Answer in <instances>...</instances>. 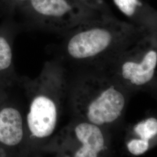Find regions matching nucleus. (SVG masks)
<instances>
[{
  "label": "nucleus",
  "mask_w": 157,
  "mask_h": 157,
  "mask_svg": "<svg viewBox=\"0 0 157 157\" xmlns=\"http://www.w3.org/2000/svg\"><path fill=\"white\" fill-rule=\"evenodd\" d=\"M151 146V143L141 140L139 139L132 137L127 141L126 147L128 151L135 156L141 155L145 154Z\"/></svg>",
  "instance_id": "nucleus-11"
},
{
  "label": "nucleus",
  "mask_w": 157,
  "mask_h": 157,
  "mask_svg": "<svg viewBox=\"0 0 157 157\" xmlns=\"http://www.w3.org/2000/svg\"><path fill=\"white\" fill-rule=\"evenodd\" d=\"M65 54L86 64L112 63L124 51L151 34L145 25L125 22L112 16L85 21L69 30Z\"/></svg>",
  "instance_id": "nucleus-1"
},
{
  "label": "nucleus",
  "mask_w": 157,
  "mask_h": 157,
  "mask_svg": "<svg viewBox=\"0 0 157 157\" xmlns=\"http://www.w3.org/2000/svg\"><path fill=\"white\" fill-rule=\"evenodd\" d=\"M118 9L125 16L136 21V24L140 25L139 17L142 12L146 9L141 0H113Z\"/></svg>",
  "instance_id": "nucleus-9"
},
{
  "label": "nucleus",
  "mask_w": 157,
  "mask_h": 157,
  "mask_svg": "<svg viewBox=\"0 0 157 157\" xmlns=\"http://www.w3.org/2000/svg\"><path fill=\"white\" fill-rule=\"evenodd\" d=\"M102 128L82 120L63 129L58 150L65 157H97L108 150Z\"/></svg>",
  "instance_id": "nucleus-5"
},
{
  "label": "nucleus",
  "mask_w": 157,
  "mask_h": 157,
  "mask_svg": "<svg viewBox=\"0 0 157 157\" xmlns=\"http://www.w3.org/2000/svg\"><path fill=\"white\" fill-rule=\"evenodd\" d=\"M90 8L99 12L104 15H111L108 12L107 4L104 0H78Z\"/></svg>",
  "instance_id": "nucleus-12"
},
{
  "label": "nucleus",
  "mask_w": 157,
  "mask_h": 157,
  "mask_svg": "<svg viewBox=\"0 0 157 157\" xmlns=\"http://www.w3.org/2000/svg\"><path fill=\"white\" fill-rule=\"evenodd\" d=\"M25 137V124L22 115L14 107L4 106L0 109V144L16 147Z\"/></svg>",
  "instance_id": "nucleus-7"
},
{
  "label": "nucleus",
  "mask_w": 157,
  "mask_h": 157,
  "mask_svg": "<svg viewBox=\"0 0 157 157\" xmlns=\"http://www.w3.org/2000/svg\"><path fill=\"white\" fill-rule=\"evenodd\" d=\"M16 1H22V2H23V1H29L30 0H16Z\"/></svg>",
  "instance_id": "nucleus-14"
},
{
  "label": "nucleus",
  "mask_w": 157,
  "mask_h": 157,
  "mask_svg": "<svg viewBox=\"0 0 157 157\" xmlns=\"http://www.w3.org/2000/svg\"><path fill=\"white\" fill-rule=\"evenodd\" d=\"M124 91L105 78H87L78 82L72 95L73 109L82 120L101 128L117 122L126 105Z\"/></svg>",
  "instance_id": "nucleus-3"
},
{
  "label": "nucleus",
  "mask_w": 157,
  "mask_h": 157,
  "mask_svg": "<svg viewBox=\"0 0 157 157\" xmlns=\"http://www.w3.org/2000/svg\"><path fill=\"white\" fill-rule=\"evenodd\" d=\"M11 46L4 36L0 35V72L6 71L12 63Z\"/></svg>",
  "instance_id": "nucleus-10"
},
{
  "label": "nucleus",
  "mask_w": 157,
  "mask_h": 157,
  "mask_svg": "<svg viewBox=\"0 0 157 157\" xmlns=\"http://www.w3.org/2000/svg\"><path fill=\"white\" fill-rule=\"evenodd\" d=\"M6 155V152L2 148H0V156H4Z\"/></svg>",
  "instance_id": "nucleus-13"
},
{
  "label": "nucleus",
  "mask_w": 157,
  "mask_h": 157,
  "mask_svg": "<svg viewBox=\"0 0 157 157\" xmlns=\"http://www.w3.org/2000/svg\"><path fill=\"white\" fill-rule=\"evenodd\" d=\"M59 71L54 66H45L33 84L26 126L30 137L36 141L50 137L58 124L65 90Z\"/></svg>",
  "instance_id": "nucleus-2"
},
{
  "label": "nucleus",
  "mask_w": 157,
  "mask_h": 157,
  "mask_svg": "<svg viewBox=\"0 0 157 157\" xmlns=\"http://www.w3.org/2000/svg\"><path fill=\"white\" fill-rule=\"evenodd\" d=\"M33 11L47 24L69 30L85 21L104 15L78 0H30Z\"/></svg>",
  "instance_id": "nucleus-6"
},
{
  "label": "nucleus",
  "mask_w": 157,
  "mask_h": 157,
  "mask_svg": "<svg viewBox=\"0 0 157 157\" xmlns=\"http://www.w3.org/2000/svg\"><path fill=\"white\" fill-rule=\"evenodd\" d=\"M134 137L151 143L157 135V119L154 117L147 118L135 124L133 128Z\"/></svg>",
  "instance_id": "nucleus-8"
},
{
  "label": "nucleus",
  "mask_w": 157,
  "mask_h": 157,
  "mask_svg": "<svg viewBox=\"0 0 157 157\" xmlns=\"http://www.w3.org/2000/svg\"><path fill=\"white\" fill-rule=\"evenodd\" d=\"M118 65V75L124 83L135 87L150 84L155 77L157 47L151 35L140 40L124 51L112 62Z\"/></svg>",
  "instance_id": "nucleus-4"
}]
</instances>
